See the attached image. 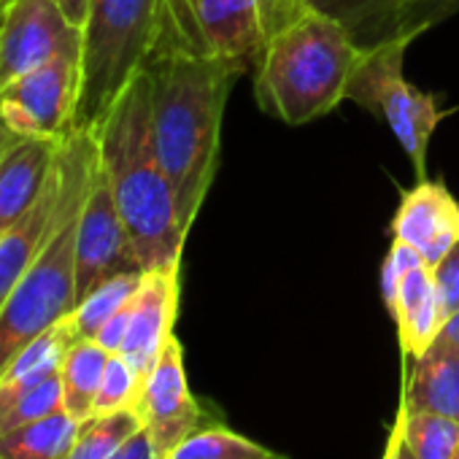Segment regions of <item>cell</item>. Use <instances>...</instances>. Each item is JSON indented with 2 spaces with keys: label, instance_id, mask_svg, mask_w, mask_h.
<instances>
[{
  "label": "cell",
  "instance_id": "cell-27",
  "mask_svg": "<svg viewBox=\"0 0 459 459\" xmlns=\"http://www.w3.org/2000/svg\"><path fill=\"white\" fill-rule=\"evenodd\" d=\"M459 9V0H400L397 12V33H416L435 28L446 17ZM394 33V36H397Z\"/></svg>",
  "mask_w": 459,
  "mask_h": 459
},
{
  "label": "cell",
  "instance_id": "cell-28",
  "mask_svg": "<svg viewBox=\"0 0 459 459\" xmlns=\"http://www.w3.org/2000/svg\"><path fill=\"white\" fill-rule=\"evenodd\" d=\"M421 263H424V260H421V255H419L413 247H408L405 241H397V238L392 241V247H389V252H386V257H384V265H381V298H384L386 311H392L403 279H405L416 265H421Z\"/></svg>",
  "mask_w": 459,
  "mask_h": 459
},
{
  "label": "cell",
  "instance_id": "cell-11",
  "mask_svg": "<svg viewBox=\"0 0 459 459\" xmlns=\"http://www.w3.org/2000/svg\"><path fill=\"white\" fill-rule=\"evenodd\" d=\"M178 271L181 265L143 271V279L130 300V327L122 343V357L146 378L173 338L178 314Z\"/></svg>",
  "mask_w": 459,
  "mask_h": 459
},
{
  "label": "cell",
  "instance_id": "cell-32",
  "mask_svg": "<svg viewBox=\"0 0 459 459\" xmlns=\"http://www.w3.org/2000/svg\"><path fill=\"white\" fill-rule=\"evenodd\" d=\"M127 327H130V303H127L119 314H114V316L100 327V333H98L92 341H98L106 351L119 354V351H122V343H125V335H127Z\"/></svg>",
  "mask_w": 459,
  "mask_h": 459
},
{
  "label": "cell",
  "instance_id": "cell-35",
  "mask_svg": "<svg viewBox=\"0 0 459 459\" xmlns=\"http://www.w3.org/2000/svg\"><path fill=\"white\" fill-rule=\"evenodd\" d=\"M20 141V135L9 127V122L4 119V114H0V160L6 157V152Z\"/></svg>",
  "mask_w": 459,
  "mask_h": 459
},
{
  "label": "cell",
  "instance_id": "cell-39",
  "mask_svg": "<svg viewBox=\"0 0 459 459\" xmlns=\"http://www.w3.org/2000/svg\"><path fill=\"white\" fill-rule=\"evenodd\" d=\"M454 459H459V451H456V456H454Z\"/></svg>",
  "mask_w": 459,
  "mask_h": 459
},
{
  "label": "cell",
  "instance_id": "cell-2",
  "mask_svg": "<svg viewBox=\"0 0 459 459\" xmlns=\"http://www.w3.org/2000/svg\"><path fill=\"white\" fill-rule=\"evenodd\" d=\"M100 168L143 271L181 265V227L170 178L160 162L152 125V82L146 68L127 84L95 130Z\"/></svg>",
  "mask_w": 459,
  "mask_h": 459
},
{
  "label": "cell",
  "instance_id": "cell-31",
  "mask_svg": "<svg viewBox=\"0 0 459 459\" xmlns=\"http://www.w3.org/2000/svg\"><path fill=\"white\" fill-rule=\"evenodd\" d=\"M108 459H165V456L157 451V443H154L152 432L146 427H141Z\"/></svg>",
  "mask_w": 459,
  "mask_h": 459
},
{
  "label": "cell",
  "instance_id": "cell-14",
  "mask_svg": "<svg viewBox=\"0 0 459 459\" xmlns=\"http://www.w3.org/2000/svg\"><path fill=\"white\" fill-rule=\"evenodd\" d=\"M205 47L255 71L265 44L260 0H184Z\"/></svg>",
  "mask_w": 459,
  "mask_h": 459
},
{
  "label": "cell",
  "instance_id": "cell-30",
  "mask_svg": "<svg viewBox=\"0 0 459 459\" xmlns=\"http://www.w3.org/2000/svg\"><path fill=\"white\" fill-rule=\"evenodd\" d=\"M260 6H263V22L268 39L306 12L303 0H260Z\"/></svg>",
  "mask_w": 459,
  "mask_h": 459
},
{
  "label": "cell",
  "instance_id": "cell-38",
  "mask_svg": "<svg viewBox=\"0 0 459 459\" xmlns=\"http://www.w3.org/2000/svg\"><path fill=\"white\" fill-rule=\"evenodd\" d=\"M0 25H4V6H0Z\"/></svg>",
  "mask_w": 459,
  "mask_h": 459
},
{
  "label": "cell",
  "instance_id": "cell-4",
  "mask_svg": "<svg viewBox=\"0 0 459 459\" xmlns=\"http://www.w3.org/2000/svg\"><path fill=\"white\" fill-rule=\"evenodd\" d=\"M65 170L63 216L52 238L28 268L22 281L0 308V376L39 335L60 325L76 308V233L79 216L98 168V138L87 130H71L60 138Z\"/></svg>",
  "mask_w": 459,
  "mask_h": 459
},
{
  "label": "cell",
  "instance_id": "cell-26",
  "mask_svg": "<svg viewBox=\"0 0 459 459\" xmlns=\"http://www.w3.org/2000/svg\"><path fill=\"white\" fill-rule=\"evenodd\" d=\"M141 389H143V376L122 354H111L106 373H103V381H100V392L95 397L92 416L135 408Z\"/></svg>",
  "mask_w": 459,
  "mask_h": 459
},
{
  "label": "cell",
  "instance_id": "cell-10",
  "mask_svg": "<svg viewBox=\"0 0 459 459\" xmlns=\"http://www.w3.org/2000/svg\"><path fill=\"white\" fill-rule=\"evenodd\" d=\"M135 411L141 413L143 427L152 432L162 456H168L192 432L211 427L205 424L203 405L189 392L184 373V349L176 335L165 343L160 359L143 378Z\"/></svg>",
  "mask_w": 459,
  "mask_h": 459
},
{
  "label": "cell",
  "instance_id": "cell-9",
  "mask_svg": "<svg viewBox=\"0 0 459 459\" xmlns=\"http://www.w3.org/2000/svg\"><path fill=\"white\" fill-rule=\"evenodd\" d=\"M57 57L82 60V28L55 0H12L0 25V87Z\"/></svg>",
  "mask_w": 459,
  "mask_h": 459
},
{
  "label": "cell",
  "instance_id": "cell-16",
  "mask_svg": "<svg viewBox=\"0 0 459 459\" xmlns=\"http://www.w3.org/2000/svg\"><path fill=\"white\" fill-rule=\"evenodd\" d=\"M400 408L459 421V349L448 338L437 335L419 357L405 359Z\"/></svg>",
  "mask_w": 459,
  "mask_h": 459
},
{
  "label": "cell",
  "instance_id": "cell-22",
  "mask_svg": "<svg viewBox=\"0 0 459 459\" xmlns=\"http://www.w3.org/2000/svg\"><path fill=\"white\" fill-rule=\"evenodd\" d=\"M141 279H143V271H138V273H119L114 279L103 281L100 287H95L74 308V314L68 316L76 338H95L100 333V327L133 300Z\"/></svg>",
  "mask_w": 459,
  "mask_h": 459
},
{
  "label": "cell",
  "instance_id": "cell-6",
  "mask_svg": "<svg viewBox=\"0 0 459 459\" xmlns=\"http://www.w3.org/2000/svg\"><path fill=\"white\" fill-rule=\"evenodd\" d=\"M416 39V33H397L368 47L362 65L349 82L346 100H354L357 106L381 117L416 168V176L424 178L429 138L446 111L437 106L435 95L419 92L403 76L405 49Z\"/></svg>",
  "mask_w": 459,
  "mask_h": 459
},
{
  "label": "cell",
  "instance_id": "cell-21",
  "mask_svg": "<svg viewBox=\"0 0 459 459\" xmlns=\"http://www.w3.org/2000/svg\"><path fill=\"white\" fill-rule=\"evenodd\" d=\"M165 459H287L284 454L260 446L224 424H211L181 440Z\"/></svg>",
  "mask_w": 459,
  "mask_h": 459
},
{
  "label": "cell",
  "instance_id": "cell-25",
  "mask_svg": "<svg viewBox=\"0 0 459 459\" xmlns=\"http://www.w3.org/2000/svg\"><path fill=\"white\" fill-rule=\"evenodd\" d=\"M63 408V378L52 376L49 381L39 384L30 392H22L12 400H0V435H6L17 427L39 421Z\"/></svg>",
  "mask_w": 459,
  "mask_h": 459
},
{
  "label": "cell",
  "instance_id": "cell-18",
  "mask_svg": "<svg viewBox=\"0 0 459 459\" xmlns=\"http://www.w3.org/2000/svg\"><path fill=\"white\" fill-rule=\"evenodd\" d=\"M111 351H106L92 338H79L71 343L60 378H63V408L76 419L87 421L95 411V397L100 392V381Z\"/></svg>",
  "mask_w": 459,
  "mask_h": 459
},
{
  "label": "cell",
  "instance_id": "cell-5",
  "mask_svg": "<svg viewBox=\"0 0 459 459\" xmlns=\"http://www.w3.org/2000/svg\"><path fill=\"white\" fill-rule=\"evenodd\" d=\"M162 0H90L82 25L79 100L71 130L95 133L143 71L160 30Z\"/></svg>",
  "mask_w": 459,
  "mask_h": 459
},
{
  "label": "cell",
  "instance_id": "cell-33",
  "mask_svg": "<svg viewBox=\"0 0 459 459\" xmlns=\"http://www.w3.org/2000/svg\"><path fill=\"white\" fill-rule=\"evenodd\" d=\"M384 459H419V456L413 454L411 443L405 440L400 416L394 419V424H392V429H389V440H386V448H384Z\"/></svg>",
  "mask_w": 459,
  "mask_h": 459
},
{
  "label": "cell",
  "instance_id": "cell-17",
  "mask_svg": "<svg viewBox=\"0 0 459 459\" xmlns=\"http://www.w3.org/2000/svg\"><path fill=\"white\" fill-rule=\"evenodd\" d=\"M389 314L397 322L403 359L419 357L440 335L446 325V311L429 265L421 263L403 279Z\"/></svg>",
  "mask_w": 459,
  "mask_h": 459
},
{
  "label": "cell",
  "instance_id": "cell-24",
  "mask_svg": "<svg viewBox=\"0 0 459 459\" xmlns=\"http://www.w3.org/2000/svg\"><path fill=\"white\" fill-rule=\"evenodd\" d=\"M405 440L419 459H454L459 451V421L427 411H397Z\"/></svg>",
  "mask_w": 459,
  "mask_h": 459
},
{
  "label": "cell",
  "instance_id": "cell-20",
  "mask_svg": "<svg viewBox=\"0 0 459 459\" xmlns=\"http://www.w3.org/2000/svg\"><path fill=\"white\" fill-rule=\"evenodd\" d=\"M303 4L341 20L362 47H373L397 33L400 0H303Z\"/></svg>",
  "mask_w": 459,
  "mask_h": 459
},
{
  "label": "cell",
  "instance_id": "cell-15",
  "mask_svg": "<svg viewBox=\"0 0 459 459\" xmlns=\"http://www.w3.org/2000/svg\"><path fill=\"white\" fill-rule=\"evenodd\" d=\"M60 138H20L0 160V236L41 197L55 168Z\"/></svg>",
  "mask_w": 459,
  "mask_h": 459
},
{
  "label": "cell",
  "instance_id": "cell-19",
  "mask_svg": "<svg viewBox=\"0 0 459 459\" xmlns=\"http://www.w3.org/2000/svg\"><path fill=\"white\" fill-rule=\"evenodd\" d=\"M82 421L65 408L0 435V459H65Z\"/></svg>",
  "mask_w": 459,
  "mask_h": 459
},
{
  "label": "cell",
  "instance_id": "cell-7",
  "mask_svg": "<svg viewBox=\"0 0 459 459\" xmlns=\"http://www.w3.org/2000/svg\"><path fill=\"white\" fill-rule=\"evenodd\" d=\"M143 271L130 233L122 221L117 208L108 176L98 168L79 216V233H76V306L103 281L119 273H138Z\"/></svg>",
  "mask_w": 459,
  "mask_h": 459
},
{
  "label": "cell",
  "instance_id": "cell-23",
  "mask_svg": "<svg viewBox=\"0 0 459 459\" xmlns=\"http://www.w3.org/2000/svg\"><path fill=\"white\" fill-rule=\"evenodd\" d=\"M141 427L143 419L135 408L90 416L87 421H82L74 448L68 451L65 459H108Z\"/></svg>",
  "mask_w": 459,
  "mask_h": 459
},
{
  "label": "cell",
  "instance_id": "cell-29",
  "mask_svg": "<svg viewBox=\"0 0 459 459\" xmlns=\"http://www.w3.org/2000/svg\"><path fill=\"white\" fill-rule=\"evenodd\" d=\"M437 295L446 311V319L459 311V241L448 249V255L432 268Z\"/></svg>",
  "mask_w": 459,
  "mask_h": 459
},
{
  "label": "cell",
  "instance_id": "cell-37",
  "mask_svg": "<svg viewBox=\"0 0 459 459\" xmlns=\"http://www.w3.org/2000/svg\"><path fill=\"white\" fill-rule=\"evenodd\" d=\"M9 4H12V0H0V6H4V9H6Z\"/></svg>",
  "mask_w": 459,
  "mask_h": 459
},
{
  "label": "cell",
  "instance_id": "cell-8",
  "mask_svg": "<svg viewBox=\"0 0 459 459\" xmlns=\"http://www.w3.org/2000/svg\"><path fill=\"white\" fill-rule=\"evenodd\" d=\"M79 57H57L0 87V114L20 138H63L74 127Z\"/></svg>",
  "mask_w": 459,
  "mask_h": 459
},
{
  "label": "cell",
  "instance_id": "cell-34",
  "mask_svg": "<svg viewBox=\"0 0 459 459\" xmlns=\"http://www.w3.org/2000/svg\"><path fill=\"white\" fill-rule=\"evenodd\" d=\"M55 4L60 6V12L68 17L71 25H76V28L84 25L87 12H90V0H55Z\"/></svg>",
  "mask_w": 459,
  "mask_h": 459
},
{
  "label": "cell",
  "instance_id": "cell-36",
  "mask_svg": "<svg viewBox=\"0 0 459 459\" xmlns=\"http://www.w3.org/2000/svg\"><path fill=\"white\" fill-rule=\"evenodd\" d=\"M440 335H443V338H448V341L459 349V311H456V314H451V316L446 319V325H443Z\"/></svg>",
  "mask_w": 459,
  "mask_h": 459
},
{
  "label": "cell",
  "instance_id": "cell-1",
  "mask_svg": "<svg viewBox=\"0 0 459 459\" xmlns=\"http://www.w3.org/2000/svg\"><path fill=\"white\" fill-rule=\"evenodd\" d=\"M143 68L152 82L157 154L189 233L216 173L230 90L249 71L205 47L184 0L160 4V30Z\"/></svg>",
  "mask_w": 459,
  "mask_h": 459
},
{
  "label": "cell",
  "instance_id": "cell-12",
  "mask_svg": "<svg viewBox=\"0 0 459 459\" xmlns=\"http://www.w3.org/2000/svg\"><path fill=\"white\" fill-rule=\"evenodd\" d=\"M392 238L413 247L424 265L435 268L459 241V203L440 184L421 178L400 200L392 219Z\"/></svg>",
  "mask_w": 459,
  "mask_h": 459
},
{
  "label": "cell",
  "instance_id": "cell-13",
  "mask_svg": "<svg viewBox=\"0 0 459 459\" xmlns=\"http://www.w3.org/2000/svg\"><path fill=\"white\" fill-rule=\"evenodd\" d=\"M63 200H65V170L57 149V160L41 197L14 227H9L0 236V308L6 306L14 287L22 281L28 268L36 263V257L52 238L55 227L63 216Z\"/></svg>",
  "mask_w": 459,
  "mask_h": 459
},
{
  "label": "cell",
  "instance_id": "cell-3",
  "mask_svg": "<svg viewBox=\"0 0 459 459\" xmlns=\"http://www.w3.org/2000/svg\"><path fill=\"white\" fill-rule=\"evenodd\" d=\"M368 47L335 17L308 9L276 30L255 68V95L265 114L306 125L346 100Z\"/></svg>",
  "mask_w": 459,
  "mask_h": 459
}]
</instances>
